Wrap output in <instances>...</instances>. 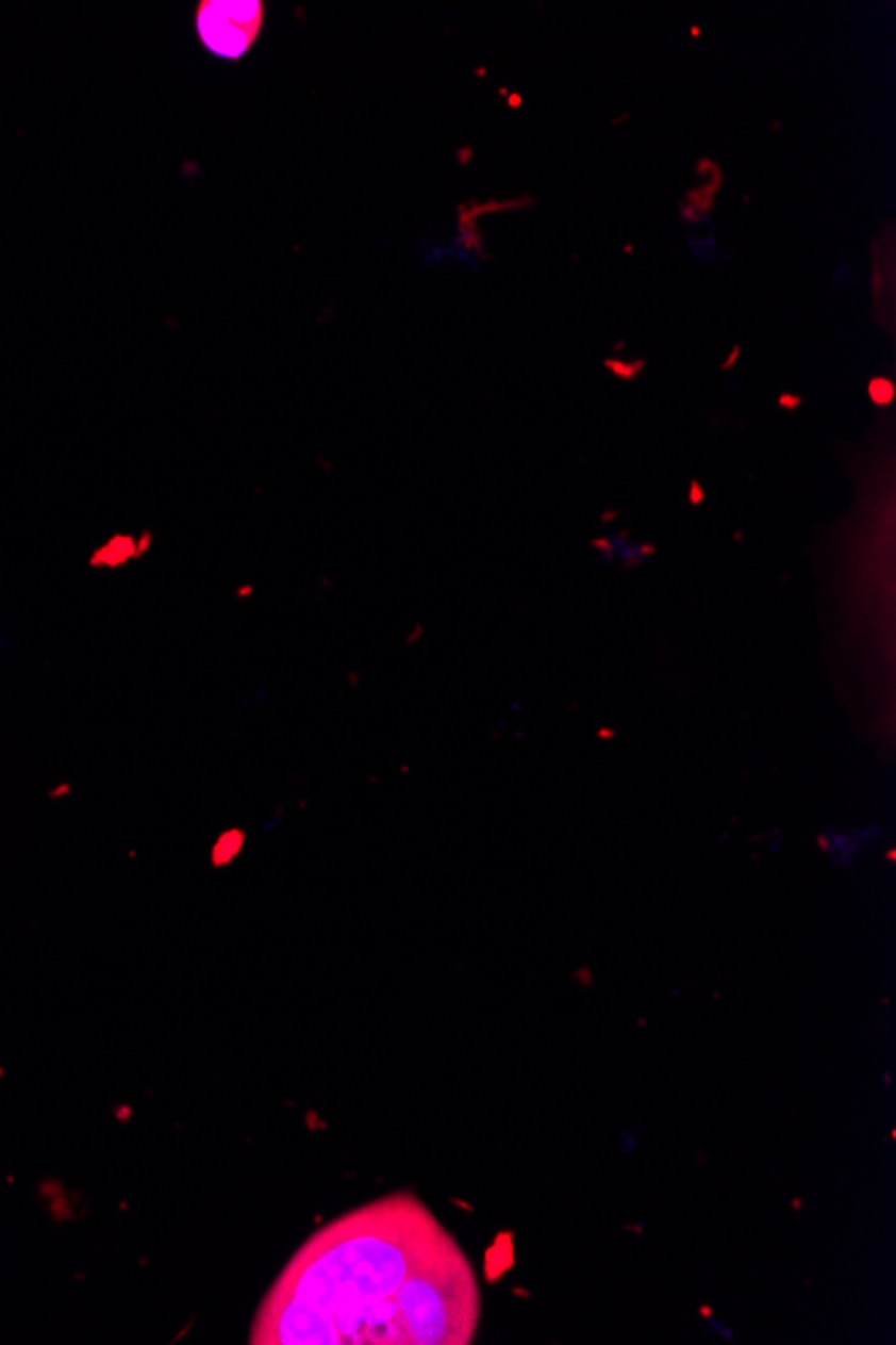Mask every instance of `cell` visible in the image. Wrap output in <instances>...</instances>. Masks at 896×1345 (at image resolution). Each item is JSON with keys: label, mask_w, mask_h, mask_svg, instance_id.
<instances>
[{"label": "cell", "mask_w": 896, "mask_h": 1345, "mask_svg": "<svg viewBox=\"0 0 896 1345\" xmlns=\"http://www.w3.org/2000/svg\"><path fill=\"white\" fill-rule=\"evenodd\" d=\"M476 1270L411 1193L336 1216L291 1257L250 1327L252 1345H467Z\"/></svg>", "instance_id": "obj_1"}, {"label": "cell", "mask_w": 896, "mask_h": 1345, "mask_svg": "<svg viewBox=\"0 0 896 1345\" xmlns=\"http://www.w3.org/2000/svg\"><path fill=\"white\" fill-rule=\"evenodd\" d=\"M130 556H132V540L116 538L111 545H105V548L95 556V564H100V561H107V564H121V561L130 559Z\"/></svg>", "instance_id": "obj_3"}, {"label": "cell", "mask_w": 896, "mask_h": 1345, "mask_svg": "<svg viewBox=\"0 0 896 1345\" xmlns=\"http://www.w3.org/2000/svg\"><path fill=\"white\" fill-rule=\"evenodd\" d=\"M264 6L255 0H210L199 3L197 30L202 44L223 60L245 54L261 33Z\"/></svg>", "instance_id": "obj_2"}]
</instances>
